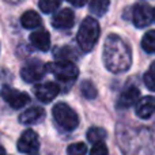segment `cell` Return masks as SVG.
Listing matches in <instances>:
<instances>
[{
	"label": "cell",
	"mask_w": 155,
	"mask_h": 155,
	"mask_svg": "<svg viewBox=\"0 0 155 155\" xmlns=\"http://www.w3.org/2000/svg\"><path fill=\"white\" fill-rule=\"evenodd\" d=\"M102 57L105 67L113 74L125 72L132 64L131 49L117 34H110L106 37Z\"/></svg>",
	"instance_id": "cell-1"
},
{
	"label": "cell",
	"mask_w": 155,
	"mask_h": 155,
	"mask_svg": "<svg viewBox=\"0 0 155 155\" xmlns=\"http://www.w3.org/2000/svg\"><path fill=\"white\" fill-rule=\"evenodd\" d=\"M99 38V25L91 16L83 19L80 23V27L78 30V44H79L80 49L84 52H90L94 48Z\"/></svg>",
	"instance_id": "cell-2"
},
{
	"label": "cell",
	"mask_w": 155,
	"mask_h": 155,
	"mask_svg": "<svg viewBox=\"0 0 155 155\" xmlns=\"http://www.w3.org/2000/svg\"><path fill=\"white\" fill-rule=\"evenodd\" d=\"M52 113H53L56 124L64 131H74L79 125V117H78L76 112L67 104L60 102V104L54 105Z\"/></svg>",
	"instance_id": "cell-3"
},
{
	"label": "cell",
	"mask_w": 155,
	"mask_h": 155,
	"mask_svg": "<svg viewBox=\"0 0 155 155\" xmlns=\"http://www.w3.org/2000/svg\"><path fill=\"white\" fill-rule=\"evenodd\" d=\"M46 71L54 75L59 80L63 82H70V80H75L79 71H78L76 65L71 61H65V60H59L56 63H49L45 65Z\"/></svg>",
	"instance_id": "cell-4"
},
{
	"label": "cell",
	"mask_w": 155,
	"mask_h": 155,
	"mask_svg": "<svg viewBox=\"0 0 155 155\" xmlns=\"http://www.w3.org/2000/svg\"><path fill=\"white\" fill-rule=\"evenodd\" d=\"M0 95L4 99L5 104H8L11 107H14V109H22V107L26 106L30 101V97L27 95L26 93L18 91L12 87H8V86H4V87L2 88Z\"/></svg>",
	"instance_id": "cell-5"
},
{
	"label": "cell",
	"mask_w": 155,
	"mask_h": 155,
	"mask_svg": "<svg viewBox=\"0 0 155 155\" xmlns=\"http://www.w3.org/2000/svg\"><path fill=\"white\" fill-rule=\"evenodd\" d=\"M46 72V68L40 60H30L23 65L21 70V75L25 82L27 83H35L41 80Z\"/></svg>",
	"instance_id": "cell-6"
},
{
	"label": "cell",
	"mask_w": 155,
	"mask_h": 155,
	"mask_svg": "<svg viewBox=\"0 0 155 155\" xmlns=\"http://www.w3.org/2000/svg\"><path fill=\"white\" fill-rule=\"evenodd\" d=\"M132 19L136 27L142 29L146 27L153 22L154 19V10L148 4L144 3H139L134 7V12H132Z\"/></svg>",
	"instance_id": "cell-7"
},
{
	"label": "cell",
	"mask_w": 155,
	"mask_h": 155,
	"mask_svg": "<svg viewBox=\"0 0 155 155\" xmlns=\"http://www.w3.org/2000/svg\"><path fill=\"white\" fill-rule=\"evenodd\" d=\"M38 148H40L38 135L31 129L25 131L18 140V150L23 154H35Z\"/></svg>",
	"instance_id": "cell-8"
},
{
	"label": "cell",
	"mask_w": 155,
	"mask_h": 155,
	"mask_svg": "<svg viewBox=\"0 0 155 155\" xmlns=\"http://www.w3.org/2000/svg\"><path fill=\"white\" fill-rule=\"evenodd\" d=\"M60 93V87L53 82H46L37 84L34 87V95L37 97V99H40L44 104L53 101Z\"/></svg>",
	"instance_id": "cell-9"
},
{
	"label": "cell",
	"mask_w": 155,
	"mask_h": 155,
	"mask_svg": "<svg viewBox=\"0 0 155 155\" xmlns=\"http://www.w3.org/2000/svg\"><path fill=\"white\" fill-rule=\"evenodd\" d=\"M135 112L136 116L139 118L143 120H147L155 113V97H144V98H140L136 102V107H135Z\"/></svg>",
	"instance_id": "cell-10"
},
{
	"label": "cell",
	"mask_w": 155,
	"mask_h": 155,
	"mask_svg": "<svg viewBox=\"0 0 155 155\" xmlns=\"http://www.w3.org/2000/svg\"><path fill=\"white\" fill-rule=\"evenodd\" d=\"M74 22H75V15H74V12L70 8H64V10L56 12L53 15V19H52L53 27L60 29V30H65V29L72 27Z\"/></svg>",
	"instance_id": "cell-11"
},
{
	"label": "cell",
	"mask_w": 155,
	"mask_h": 155,
	"mask_svg": "<svg viewBox=\"0 0 155 155\" xmlns=\"http://www.w3.org/2000/svg\"><path fill=\"white\" fill-rule=\"evenodd\" d=\"M44 118H45V110L38 106L29 107L19 114V121L25 125H34V124L41 123Z\"/></svg>",
	"instance_id": "cell-12"
},
{
	"label": "cell",
	"mask_w": 155,
	"mask_h": 155,
	"mask_svg": "<svg viewBox=\"0 0 155 155\" xmlns=\"http://www.w3.org/2000/svg\"><path fill=\"white\" fill-rule=\"evenodd\" d=\"M140 99V91L137 87L135 86H131L127 90H124L121 93L120 98H118L117 102V107L120 109H127V107H131L134 105H136V102Z\"/></svg>",
	"instance_id": "cell-13"
},
{
	"label": "cell",
	"mask_w": 155,
	"mask_h": 155,
	"mask_svg": "<svg viewBox=\"0 0 155 155\" xmlns=\"http://www.w3.org/2000/svg\"><path fill=\"white\" fill-rule=\"evenodd\" d=\"M30 42L35 49L41 52H46L51 48V35L45 30H37L30 34Z\"/></svg>",
	"instance_id": "cell-14"
},
{
	"label": "cell",
	"mask_w": 155,
	"mask_h": 155,
	"mask_svg": "<svg viewBox=\"0 0 155 155\" xmlns=\"http://www.w3.org/2000/svg\"><path fill=\"white\" fill-rule=\"evenodd\" d=\"M21 23L25 29H37L41 26V16L34 11H26L21 18Z\"/></svg>",
	"instance_id": "cell-15"
},
{
	"label": "cell",
	"mask_w": 155,
	"mask_h": 155,
	"mask_svg": "<svg viewBox=\"0 0 155 155\" xmlns=\"http://www.w3.org/2000/svg\"><path fill=\"white\" fill-rule=\"evenodd\" d=\"M110 2L109 0H91L90 2V12H93L97 16H102L107 10H109Z\"/></svg>",
	"instance_id": "cell-16"
},
{
	"label": "cell",
	"mask_w": 155,
	"mask_h": 155,
	"mask_svg": "<svg viewBox=\"0 0 155 155\" xmlns=\"http://www.w3.org/2000/svg\"><path fill=\"white\" fill-rule=\"evenodd\" d=\"M142 48L147 53H155V30H150L142 38Z\"/></svg>",
	"instance_id": "cell-17"
},
{
	"label": "cell",
	"mask_w": 155,
	"mask_h": 155,
	"mask_svg": "<svg viewBox=\"0 0 155 155\" xmlns=\"http://www.w3.org/2000/svg\"><path fill=\"white\" fill-rule=\"evenodd\" d=\"M105 137H106V132H105V129L98 128V127H93V128H90L87 131V140L90 143H93V144H95V143H101Z\"/></svg>",
	"instance_id": "cell-18"
},
{
	"label": "cell",
	"mask_w": 155,
	"mask_h": 155,
	"mask_svg": "<svg viewBox=\"0 0 155 155\" xmlns=\"http://www.w3.org/2000/svg\"><path fill=\"white\" fill-rule=\"evenodd\" d=\"M61 4V0H40L38 7L44 14H52L57 10Z\"/></svg>",
	"instance_id": "cell-19"
},
{
	"label": "cell",
	"mask_w": 155,
	"mask_h": 155,
	"mask_svg": "<svg viewBox=\"0 0 155 155\" xmlns=\"http://www.w3.org/2000/svg\"><path fill=\"white\" fill-rule=\"evenodd\" d=\"M80 93L84 98L87 99H94L97 97V88L90 80H84V82L80 84Z\"/></svg>",
	"instance_id": "cell-20"
},
{
	"label": "cell",
	"mask_w": 155,
	"mask_h": 155,
	"mask_svg": "<svg viewBox=\"0 0 155 155\" xmlns=\"http://www.w3.org/2000/svg\"><path fill=\"white\" fill-rule=\"evenodd\" d=\"M144 84L148 90L155 91V61L151 64L147 72L144 74Z\"/></svg>",
	"instance_id": "cell-21"
},
{
	"label": "cell",
	"mask_w": 155,
	"mask_h": 155,
	"mask_svg": "<svg viewBox=\"0 0 155 155\" xmlns=\"http://www.w3.org/2000/svg\"><path fill=\"white\" fill-rule=\"evenodd\" d=\"M54 56L59 60H65V61H70V59H74L76 56V53L68 46H64V48H59L54 51Z\"/></svg>",
	"instance_id": "cell-22"
},
{
	"label": "cell",
	"mask_w": 155,
	"mask_h": 155,
	"mask_svg": "<svg viewBox=\"0 0 155 155\" xmlns=\"http://www.w3.org/2000/svg\"><path fill=\"white\" fill-rule=\"evenodd\" d=\"M68 155H86L87 154V147L84 143H74L67 148Z\"/></svg>",
	"instance_id": "cell-23"
},
{
	"label": "cell",
	"mask_w": 155,
	"mask_h": 155,
	"mask_svg": "<svg viewBox=\"0 0 155 155\" xmlns=\"http://www.w3.org/2000/svg\"><path fill=\"white\" fill-rule=\"evenodd\" d=\"M90 155H109V151H107V147L105 146V143H95L93 146L90 151Z\"/></svg>",
	"instance_id": "cell-24"
},
{
	"label": "cell",
	"mask_w": 155,
	"mask_h": 155,
	"mask_svg": "<svg viewBox=\"0 0 155 155\" xmlns=\"http://www.w3.org/2000/svg\"><path fill=\"white\" fill-rule=\"evenodd\" d=\"M67 2H70L72 5H75V7H83V5L87 3V0H67Z\"/></svg>",
	"instance_id": "cell-25"
},
{
	"label": "cell",
	"mask_w": 155,
	"mask_h": 155,
	"mask_svg": "<svg viewBox=\"0 0 155 155\" xmlns=\"http://www.w3.org/2000/svg\"><path fill=\"white\" fill-rule=\"evenodd\" d=\"M7 3H11V4H18L19 2H22V0H5Z\"/></svg>",
	"instance_id": "cell-26"
},
{
	"label": "cell",
	"mask_w": 155,
	"mask_h": 155,
	"mask_svg": "<svg viewBox=\"0 0 155 155\" xmlns=\"http://www.w3.org/2000/svg\"><path fill=\"white\" fill-rule=\"evenodd\" d=\"M0 155H5V150L3 148V146H0Z\"/></svg>",
	"instance_id": "cell-27"
},
{
	"label": "cell",
	"mask_w": 155,
	"mask_h": 155,
	"mask_svg": "<svg viewBox=\"0 0 155 155\" xmlns=\"http://www.w3.org/2000/svg\"><path fill=\"white\" fill-rule=\"evenodd\" d=\"M30 155H38V154H37V153H35V154H30Z\"/></svg>",
	"instance_id": "cell-28"
},
{
	"label": "cell",
	"mask_w": 155,
	"mask_h": 155,
	"mask_svg": "<svg viewBox=\"0 0 155 155\" xmlns=\"http://www.w3.org/2000/svg\"><path fill=\"white\" fill-rule=\"evenodd\" d=\"M154 19H155V10H154Z\"/></svg>",
	"instance_id": "cell-29"
}]
</instances>
